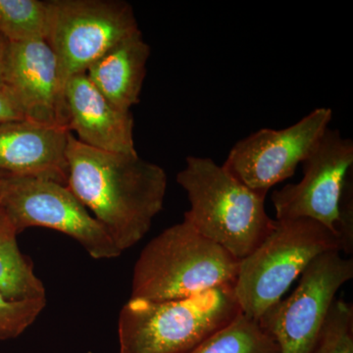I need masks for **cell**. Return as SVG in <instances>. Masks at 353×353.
<instances>
[{
	"instance_id": "cell-18",
	"label": "cell",
	"mask_w": 353,
	"mask_h": 353,
	"mask_svg": "<svg viewBox=\"0 0 353 353\" xmlns=\"http://www.w3.org/2000/svg\"><path fill=\"white\" fill-rule=\"evenodd\" d=\"M311 353H353V308L345 299L334 301Z\"/></svg>"
},
{
	"instance_id": "cell-16",
	"label": "cell",
	"mask_w": 353,
	"mask_h": 353,
	"mask_svg": "<svg viewBox=\"0 0 353 353\" xmlns=\"http://www.w3.org/2000/svg\"><path fill=\"white\" fill-rule=\"evenodd\" d=\"M188 353H281L278 343L259 322L240 313Z\"/></svg>"
},
{
	"instance_id": "cell-10",
	"label": "cell",
	"mask_w": 353,
	"mask_h": 353,
	"mask_svg": "<svg viewBox=\"0 0 353 353\" xmlns=\"http://www.w3.org/2000/svg\"><path fill=\"white\" fill-rule=\"evenodd\" d=\"M332 119L331 108H319L285 129L259 130L239 141L222 166L248 189L266 197L271 188L296 173Z\"/></svg>"
},
{
	"instance_id": "cell-4",
	"label": "cell",
	"mask_w": 353,
	"mask_h": 353,
	"mask_svg": "<svg viewBox=\"0 0 353 353\" xmlns=\"http://www.w3.org/2000/svg\"><path fill=\"white\" fill-rule=\"evenodd\" d=\"M241 312L234 285L173 301L131 297L120 311V353H188Z\"/></svg>"
},
{
	"instance_id": "cell-17",
	"label": "cell",
	"mask_w": 353,
	"mask_h": 353,
	"mask_svg": "<svg viewBox=\"0 0 353 353\" xmlns=\"http://www.w3.org/2000/svg\"><path fill=\"white\" fill-rule=\"evenodd\" d=\"M50 32V2L0 0V34L8 43L48 41Z\"/></svg>"
},
{
	"instance_id": "cell-2",
	"label": "cell",
	"mask_w": 353,
	"mask_h": 353,
	"mask_svg": "<svg viewBox=\"0 0 353 353\" xmlns=\"http://www.w3.org/2000/svg\"><path fill=\"white\" fill-rule=\"evenodd\" d=\"M176 182L190 201L183 220L236 259L256 250L275 226L265 209V197L211 158L187 157Z\"/></svg>"
},
{
	"instance_id": "cell-19",
	"label": "cell",
	"mask_w": 353,
	"mask_h": 353,
	"mask_svg": "<svg viewBox=\"0 0 353 353\" xmlns=\"http://www.w3.org/2000/svg\"><path fill=\"white\" fill-rule=\"evenodd\" d=\"M46 299L11 301L0 292V341L17 338L36 321Z\"/></svg>"
},
{
	"instance_id": "cell-12",
	"label": "cell",
	"mask_w": 353,
	"mask_h": 353,
	"mask_svg": "<svg viewBox=\"0 0 353 353\" xmlns=\"http://www.w3.org/2000/svg\"><path fill=\"white\" fill-rule=\"evenodd\" d=\"M69 130L27 119L0 123V174L67 185Z\"/></svg>"
},
{
	"instance_id": "cell-5",
	"label": "cell",
	"mask_w": 353,
	"mask_h": 353,
	"mask_svg": "<svg viewBox=\"0 0 353 353\" xmlns=\"http://www.w3.org/2000/svg\"><path fill=\"white\" fill-rule=\"evenodd\" d=\"M332 250L341 252L340 241L320 223L276 220L259 248L240 260L234 292L241 313L259 322L316 256Z\"/></svg>"
},
{
	"instance_id": "cell-1",
	"label": "cell",
	"mask_w": 353,
	"mask_h": 353,
	"mask_svg": "<svg viewBox=\"0 0 353 353\" xmlns=\"http://www.w3.org/2000/svg\"><path fill=\"white\" fill-rule=\"evenodd\" d=\"M67 187L124 252L143 240L163 209L168 178L136 154L95 150L72 132L66 150Z\"/></svg>"
},
{
	"instance_id": "cell-3",
	"label": "cell",
	"mask_w": 353,
	"mask_h": 353,
	"mask_svg": "<svg viewBox=\"0 0 353 353\" xmlns=\"http://www.w3.org/2000/svg\"><path fill=\"white\" fill-rule=\"evenodd\" d=\"M239 265L240 260L183 220L143 248L134 265L131 297L173 301L234 285Z\"/></svg>"
},
{
	"instance_id": "cell-14",
	"label": "cell",
	"mask_w": 353,
	"mask_h": 353,
	"mask_svg": "<svg viewBox=\"0 0 353 353\" xmlns=\"http://www.w3.org/2000/svg\"><path fill=\"white\" fill-rule=\"evenodd\" d=\"M150 55V46L139 31L106 51L85 75L114 106L130 112L139 103Z\"/></svg>"
},
{
	"instance_id": "cell-13",
	"label": "cell",
	"mask_w": 353,
	"mask_h": 353,
	"mask_svg": "<svg viewBox=\"0 0 353 353\" xmlns=\"http://www.w3.org/2000/svg\"><path fill=\"white\" fill-rule=\"evenodd\" d=\"M70 132L95 150L136 154L132 112L114 106L88 80L85 73L72 77L65 85Z\"/></svg>"
},
{
	"instance_id": "cell-8",
	"label": "cell",
	"mask_w": 353,
	"mask_h": 353,
	"mask_svg": "<svg viewBox=\"0 0 353 353\" xmlns=\"http://www.w3.org/2000/svg\"><path fill=\"white\" fill-rule=\"evenodd\" d=\"M48 43L64 85L122 39L141 31L131 4L121 0H52Z\"/></svg>"
},
{
	"instance_id": "cell-22",
	"label": "cell",
	"mask_w": 353,
	"mask_h": 353,
	"mask_svg": "<svg viewBox=\"0 0 353 353\" xmlns=\"http://www.w3.org/2000/svg\"><path fill=\"white\" fill-rule=\"evenodd\" d=\"M1 178H2V175H1V174H0V182H1Z\"/></svg>"
},
{
	"instance_id": "cell-7",
	"label": "cell",
	"mask_w": 353,
	"mask_h": 353,
	"mask_svg": "<svg viewBox=\"0 0 353 353\" xmlns=\"http://www.w3.org/2000/svg\"><path fill=\"white\" fill-rule=\"evenodd\" d=\"M0 208L18 234L32 227L48 228L78 241L94 259H116L123 253L101 223L63 183L2 175Z\"/></svg>"
},
{
	"instance_id": "cell-6",
	"label": "cell",
	"mask_w": 353,
	"mask_h": 353,
	"mask_svg": "<svg viewBox=\"0 0 353 353\" xmlns=\"http://www.w3.org/2000/svg\"><path fill=\"white\" fill-rule=\"evenodd\" d=\"M301 165L303 179L272 194L276 220H314L336 236L341 252L352 254L353 226L341 215L343 194L352 181V139L328 128Z\"/></svg>"
},
{
	"instance_id": "cell-15",
	"label": "cell",
	"mask_w": 353,
	"mask_h": 353,
	"mask_svg": "<svg viewBox=\"0 0 353 353\" xmlns=\"http://www.w3.org/2000/svg\"><path fill=\"white\" fill-rule=\"evenodd\" d=\"M18 233L0 208V292L11 301L46 299L43 281L31 260L21 252Z\"/></svg>"
},
{
	"instance_id": "cell-21",
	"label": "cell",
	"mask_w": 353,
	"mask_h": 353,
	"mask_svg": "<svg viewBox=\"0 0 353 353\" xmlns=\"http://www.w3.org/2000/svg\"><path fill=\"white\" fill-rule=\"evenodd\" d=\"M9 43L0 34V88H4V71Z\"/></svg>"
},
{
	"instance_id": "cell-9",
	"label": "cell",
	"mask_w": 353,
	"mask_h": 353,
	"mask_svg": "<svg viewBox=\"0 0 353 353\" xmlns=\"http://www.w3.org/2000/svg\"><path fill=\"white\" fill-rule=\"evenodd\" d=\"M352 278V259L339 250L322 253L304 269L292 294L268 309L259 324L281 353H311L336 294Z\"/></svg>"
},
{
	"instance_id": "cell-11",
	"label": "cell",
	"mask_w": 353,
	"mask_h": 353,
	"mask_svg": "<svg viewBox=\"0 0 353 353\" xmlns=\"http://www.w3.org/2000/svg\"><path fill=\"white\" fill-rule=\"evenodd\" d=\"M4 88L25 119L69 130L65 85L48 41L9 43Z\"/></svg>"
},
{
	"instance_id": "cell-20",
	"label": "cell",
	"mask_w": 353,
	"mask_h": 353,
	"mask_svg": "<svg viewBox=\"0 0 353 353\" xmlns=\"http://www.w3.org/2000/svg\"><path fill=\"white\" fill-rule=\"evenodd\" d=\"M25 119L17 103L6 88H0V123Z\"/></svg>"
}]
</instances>
